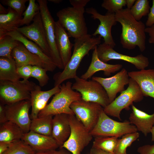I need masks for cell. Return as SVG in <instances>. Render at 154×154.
Segmentation results:
<instances>
[{
	"label": "cell",
	"mask_w": 154,
	"mask_h": 154,
	"mask_svg": "<svg viewBox=\"0 0 154 154\" xmlns=\"http://www.w3.org/2000/svg\"><path fill=\"white\" fill-rule=\"evenodd\" d=\"M11 56L16 62L17 68L30 65L44 68L43 63L40 58L29 51L21 42L13 49Z\"/></svg>",
	"instance_id": "25"
},
{
	"label": "cell",
	"mask_w": 154,
	"mask_h": 154,
	"mask_svg": "<svg viewBox=\"0 0 154 154\" xmlns=\"http://www.w3.org/2000/svg\"><path fill=\"white\" fill-rule=\"evenodd\" d=\"M17 67L13 58L0 57V80L16 81L20 78L17 72Z\"/></svg>",
	"instance_id": "28"
},
{
	"label": "cell",
	"mask_w": 154,
	"mask_h": 154,
	"mask_svg": "<svg viewBox=\"0 0 154 154\" xmlns=\"http://www.w3.org/2000/svg\"><path fill=\"white\" fill-rule=\"evenodd\" d=\"M129 77L139 85L144 96L154 99V69L142 70L128 72Z\"/></svg>",
	"instance_id": "21"
},
{
	"label": "cell",
	"mask_w": 154,
	"mask_h": 154,
	"mask_svg": "<svg viewBox=\"0 0 154 154\" xmlns=\"http://www.w3.org/2000/svg\"><path fill=\"white\" fill-rule=\"evenodd\" d=\"M47 71L43 68L33 66L31 77L35 78L38 81L40 87L44 86L47 84L49 80L46 73Z\"/></svg>",
	"instance_id": "36"
},
{
	"label": "cell",
	"mask_w": 154,
	"mask_h": 154,
	"mask_svg": "<svg viewBox=\"0 0 154 154\" xmlns=\"http://www.w3.org/2000/svg\"><path fill=\"white\" fill-rule=\"evenodd\" d=\"M90 0H70V2L73 7L84 8Z\"/></svg>",
	"instance_id": "43"
},
{
	"label": "cell",
	"mask_w": 154,
	"mask_h": 154,
	"mask_svg": "<svg viewBox=\"0 0 154 154\" xmlns=\"http://www.w3.org/2000/svg\"><path fill=\"white\" fill-rule=\"evenodd\" d=\"M75 79L72 88L80 93L82 100L97 103L103 108L110 104L108 94L99 82L92 79L88 80L78 76Z\"/></svg>",
	"instance_id": "8"
},
{
	"label": "cell",
	"mask_w": 154,
	"mask_h": 154,
	"mask_svg": "<svg viewBox=\"0 0 154 154\" xmlns=\"http://www.w3.org/2000/svg\"><path fill=\"white\" fill-rule=\"evenodd\" d=\"M48 1L56 4L59 3L62 1V0H48Z\"/></svg>",
	"instance_id": "51"
},
{
	"label": "cell",
	"mask_w": 154,
	"mask_h": 154,
	"mask_svg": "<svg viewBox=\"0 0 154 154\" xmlns=\"http://www.w3.org/2000/svg\"><path fill=\"white\" fill-rule=\"evenodd\" d=\"M148 16L145 25L147 27H150L154 25V0H152V6Z\"/></svg>",
	"instance_id": "41"
},
{
	"label": "cell",
	"mask_w": 154,
	"mask_h": 154,
	"mask_svg": "<svg viewBox=\"0 0 154 154\" xmlns=\"http://www.w3.org/2000/svg\"><path fill=\"white\" fill-rule=\"evenodd\" d=\"M145 32L148 33L149 36V42L154 44V25L151 27L146 28Z\"/></svg>",
	"instance_id": "45"
},
{
	"label": "cell",
	"mask_w": 154,
	"mask_h": 154,
	"mask_svg": "<svg viewBox=\"0 0 154 154\" xmlns=\"http://www.w3.org/2000/svg\"><path fill=\"white\" fill-rule=\"evenodd\" d=\"M21 140L29 145L36 153L56 149L59 146L52 136L29 131L25 133Z\"/></svg>",
	"instance_id": "17"
},
{
	"label": "cell",
	"mask_w": 154,
	"mask_h": 154,
	"mask_svg": "<svg viewBox=\"0 0 154 154\" xmlns=\"http://www.w3.org/2000/svg\"><path fill=\"white\" fill-rule=\"evenodd\" d=\"M92 147L112 153H114L119 139L117 137H95Z\"/></svg>",
	"instance_id": "30"
},
{
	"label": "cell",
	"mask_w": 154,
	"mask_h": 154,
	"mask_svg": "<svg viewBox=\"0 0 154 154\" xmlns=\"http://www.w3.org/2000/svg\"><path fill=\"white\" fill-rule=\"evenodd\" d=\"M137 151L140 154H154V145H147L140 147Z\"/></svg>",
	"instance_id": "40"
},
{
	"label": "cell",
	"mask_w": 154,
	"mask_h": 154,
	"mask_svg": "<svg viewBox=\"0 0 154 154\" xmlns=\"http://www.w3.org/2000/svg\"><path fill=\"white\" fill-rule=\"evenodd\" d=\"M85 11L84 8L68 7L56 13L58 21L69 35L75 39L88 34L84 15Z\"/></svg>",
	"instance_id": "4"
},
{
	"label": "cell",
	"mask_w": 154,
	"mask_h": 154,
	"mask_svg": "<svg viewBox=\"0 0 154 154\" xmlns=\"http://www.w3.org/2000/svg\"><path fill=\"white\" fill-rule=\"evenodd\" d=\"M126 5V0H104L101 6L107 12L115 13L117 11L123 9Z\"/></svg>",
	"instance_id": "38"
},
{
	"label": "cell",
	"mask_w": 154,
	"mask_h": 154,
	"mask_svg": "<svg viewBox=\"0 0 154 154\" xmlns=\"http://www.w3.org/2000/svg\"><path fill=\"white\" fill-rule=\"evenodd\" d=\"M86 12L92 15L91 17L94 19L98 20L100 24L92 34L93 36L99 35L103 38L104 43L114 48L116 45L112 35L111 31L113 26L116 24L115 13L107 12L105 15L100 13L93 7L88 8Z\"/></svg>",
	"instance_id": "14"
},
{
	"label": "cell",
	"mask_w": 154,
	"mask_h": 154,
	"mask_svg": "<svg viewBox=\"0 0 154 154\" xmlns=\"http://www.w3.org/2000/svg\"><path fill=\"white\" fill-rule=\"evenodd\" d=\"M70 108L76 117L90 131L96 124L104 109L97 103L82 99L73 102Z\"/></svg>",
	"instance_id": "11"
},
{
	"label": "cell",
	"mask_w": 154,
	"mask_h": 154,
	"mask_svg": "<svg viewBox=\"0 0 154 154\" xmlns=\"http://www.w3.org/2000/svg\"><path fill=\"white\" fill-rule=\"evenodd\" d=\"M7 121L5 105L0 102V123H3Z\"/></svg>",
	"instance_id": "44"
},
{
	"label": "cell",
	"mask_w": 154,
	"mask_h": 154,
	"mask_svg": "<svg viewBox=\"0 0 154 154\" xmlns=\"http://www.w3.org/2000/svg\"><path fill=\"white\" fill-rule=\"evenodd\" d=\"M33 21L32 23L28 25L19 27L17 30L28 39L33 41L50 58L49 47L40 12L35 16Z\"/></svg>",
	"instance_id": "15"
},
{
	"label": "cell",
	"mask_w": 154,
	"mask_h": 154,
	"mask_svg": "<svg viewBox=\"0 0 154 154\" xmlns=\"http://www.w3.org/2000/svg\"><path fill=\"white\" fill-rule=\"evenodd\" d=\"M139 134L137 132L129 133L122 136L119 139L114 151L115 154H127L126 150L127 147L139 137Z\"/></svg>",
	"instance_id": "33"
},
{
	"label": "cell",
	"mask_w": 154,
	"mask_h": 154,
	"mask_svg": "<svg viewBox=\"0 0 154 154\" xmlns=\"http://www.w3.org/2000/svg\"><path fill=\"white\" fill-rule=\"evenodd\" d=\"M7 118L18 125L25 133L30 131L31 119L29 114L30 100H25L5 105Z\"/></svg>",
	"instance_id": "13"
},
{
	"label": "cell",
	"mask_w": 154,
	"mask_h": 154,
	"mask_svg": "<svg viewBox=\"0 0 154 154\" xmlns=\"http://www.w3.org/2000/svg\"><path fill=\"white\" fill-rule=\"evenodd\" d=\"M32 66L27 65L17 68V73L21 78H22L24 80H28L31 77Z\"/></svg>",
	"instance_id": "39"
},
{
	"label": "cell",
	"mask_w": 154,
	"mask_h": 154,
	"mask_svg": "<svg viewBox=\"0 0 154 154\" xmlns=\"http://www.w3.org/2000/svg\"><path fill=\"white\" fill-rule=\"evenodd\" d=\"M43 23L46 40L49 47L50 57L56 66L64 69L63 66L56 44L55 22L48 9L46 0H37Z\"/></svg>",
	"instance_id": "10"
},
{
	"label": "cell",
	"mask_w": 154,
	"mask_h": 154,
	"mask_svg": "<svg viewBox=\"0 0 154 154\" xmlns=\"http://www.w3.org/2000/svg\"><path fill=\"white\" fill-rule=\"evenodd\" d=\"M38 86L28 80H0V102L6 105L30 100L31 92Z\"/></svg>",
	"instance_id": "5"
},
{
	"label": "cell",
	"mask_w": 154,
	"mask_h": 154,
	"mask_svg": "<svg viewBox=\"0 0 154 154\" xmlns=\"http://www.w3.org/2000/svg\"><path fill=\"white\" fill-rule=\"evenodd\" d=\"M28 5L23 14L20 26L27 25L33 21L36 15L40 12L39 4L36 2L35 0H29Z\"/></svg>",
	"instance_id": "35"
},
{
	"label": "cell",
	"mask_w": 154,
	"mask_h": 154,
	"mask_svg": "<svg viewBox=\"0 0 154 154\" xmlns=\"http://www.w3.org/2000/svg\"><path fill=\"white\" fill-rule=\"evenodd\" d=\"M150 9L149 0H136L130 11L134 18L137 21H140L143 17L148 15Z\"/></svg>",
	"instance_id": "32"
},
{
	"label": "cell",
	"mask_w": 154,
	"mask_h": 154,
	"mask_svg": "<svg viewBox=\"0 0 154 154\" xmlns=\"http://www.w3.org/2000/svg\"><path fill=\"white\" fill-rule=\"evenodd\" d=\"M55 27L56 44L64 67L72 56L74 44L71 42L67 33L58 21H55Z\"/></svg>",
	"instance_id": "23"
},
{
	"label": "cell",
	"mask_w": 154,
	"mask_h": 154,
	"mask_svg": "<svg viewBox=\"0 0 154 154\" xmlns=\"http://www.w3.org/2000/svg\"><path fill=\"white\" fill-rule=\"evenodd\" d=\"M20 42L11 36L5 35L0 38V57L13 58L11 53Z\"/></svg>",
	"instance_id": "31"
},
{
	"label": "cell",
	"mask_w": 154,
	"mask_h": 154,
	"mask_svg": "<svg viewBox=\"0 0 154 154\" xmlns=\"http://www.w3.org/2000/svg\"><path fill=\"white\" fill-rule=\"evenodd\" d=\"M25 133L17 125L7 121L0 124V142L11 143L21 140Z\"/></svg>",
	"instance_id": "27"
},
{
	"label": "cell",
	"mask_w": 154,
	"mask_h": 154,
	"mask_svg": "<svg viewBox=\"0 0 154 154\" xmlns=\"http://www.w3.org/2000/svg\"><path fill=\"white\" fill-rule=\"evenodd\" d=\"M72 83L70 81L59 85L60 90L55 94L52 100L39 113L38 117L47 115L54 116L60 114L74 115L70 108L74 102L82 99L79 92L72 88Z\"/></svg>",
	"instance_id": "3"
},
{
	"label": "cell",
	"mask_w": 154,
	"mask_h": 154,
	"mask_svg": "<svg viewBox=\"0 0 154 154\" xmlns=\"http://www.w3.org/2000/svg\"><path fill=\"white\" fill-rule=\"evenodd\" d=\"M6 14H0V38L20 27L22 17L14 10L8 7Z\"/></svg>",
	"instance_id": "26"
},
{
	"label": "cell",
	"mask_w": 154,
	"mask_h": 154,
	"mask_svg": "<svg viewBox=\"0 0 154 154\" xmlns=\"http://www.w3.org/2000/svg\"><path fill=\"white\" fill-rule=\"evenodd\" d=\"M53 116L47 115L31 120L30 131L42 135L51 136Z\"/></svg>",
	"instance_id": "29"
},
{
	"label": "cell",
	"mask_w": 154,
	"mask_h": 154,
	"mask_svg": "<svg viewBox=\"0 0 154 154\" xmlns=\"http://www.w3.org/2000/svg\"><path fill=\"white\" fill-rule=\"evenodd\" d=\"M150 133L152 135L151 141L154 142V124L151 130Z\"/></svg>",
	"instance_id": "50"
},
{
	"label": "cell",
	"mask_w": 154,
	"mask_h": 154,
	"mask_svg": "<svg viewBox=\"0 0 154 154\" xmlns=\"http://www.w3.org/2000/svg\"><path fill=\"white\" fill-rule=\"evenodd\" d=\"M97 46L93 50L91 61L88 69L80 77L83 79L87 80L95 73L100 71H103L105 75L109 76L111 74L118 71L122 67V65L120 64H110L101 60L98 55Z\"/></svg>",
	"instance_id": "22"
},
{
	"label": "cell",
	"mask_w": 154,
	"mask_h": 154,
	"mask_svg": "<svg viewBox=\"0 0 154 154\" xmlns=\"http://www.w3.org/2000/svg\"><path fill=\"white\" fill-rule=\"evenodd\" d=\"M35 154H72L66 149L63 148H60L59 150L56 149L50 150L45 152L37 153Z\"/></svg>",
	"instance_id": "42"
},
{
	"label": "cell",
	"mask_w": 154,
	"mask_h": 154,
	"mask_svg": "<svg viewBox=\"0 0 154 154\" xmlns=\"http://www.w3.org/2000/svg\"><path fill=\"white\" fill-rule=\"evenodd\" d=\"M5 35L10 36L21 42L30 52L38 56L43 63L44 68L47 71L53 72L57 67L51 58L44 53L39 46L17 30L7 33Z\"/></svg>",
	"instance_id": "19"
},
{
	"label": "cell",
	"mask_w": 154,
	"mask_h": 154,
	"mask_svg": "<svg viewBox=\"0 0 154 154\" xmlns=\"http://www.w3.org/2000/svg\"><path fill=\"white\" fill-rule=\"evenodd\" d=\"M96 50L99 58L105 63L112 60H122L131 63L139 70L145 69L149 64L148 58L142 54L135 56L124 55L104 42L98 45Z\"/></svg>",
	"instance_id": "12"
},
{
	"label": "cell",
	"mask_w": 154,
	"mask_h": 154,
	"mask_svg": "<svg viewBox=\"0 0 154 154\" xmlns=\"http://www.w3.org/2000/svg\"><path fill=\"white\" fill-rule=\"evenodd\" d=\"M116 20L122 26L120 42L122 47L129 50L138 46L141 52L146 49L145 25L142 21L136 20L127 8L117 11Z\"/></svg>",
	"instance_id": "1"
},
{
	"label": "cell",
	"mask_w": 154,
	"mask_h": 154,
	"mask_svg": "<svg viewBox=\"0 0 154 154\" xmlns=\"http://www.w3.org/2000/svg\"><path fill=\"white\" fill-rule=\"evenodd\" d=\"M29 145L21 139L11 143L8 149L2 154H35Z\"/></svg>",
	"instance_id": "34"
},
{
	"label": "cell",
	"mask_w": 154,
	"mask_h": 154,
	"mask_svg": "<svg viewBox=\"0 0 154 154\" xmlns=\"http://www.w3.org/2000/svg\"><path fill=\"white\" fill-rule=\"evenodd\" d=\"M137 131L136 126L129 121L120 122L112 119L105 113L103 109L101 112L97 123L90 133L94 137L115 136L119 137Z\"/></svg>",
	"instance_id": "7"
},
{
	"label": "cell",
	"mask_w": 154,
	"mask_h": 154,
	"mask_svg": "<svg viewBox=\"0 0 154 154\" xmlns=\"http://www.w3.org/2000/svg\"><path fill=\"white\" fill-rule=\"evenodd\" d=\"M144 96L139 85L133 79L129 78L128 86L126 90L112 102L104 108V111L108 115L117 118L121 120L120 114L125 109L128 110L133 103L141 101Z\"/></svg>",
	"instance_id": "6"
},
{
	"label": "cell",
	"mask_w": 154,
	"mask_h": 154,
	"mask_svg": "<svg viewBox=\"0 0 154 154\" xmlns=\"http://www.w3.org/2000/svg\"><path fill=\"white\" fill-rule=\"evenodd\" d=\"M101 39L100 36L92 37L88 34L75 39L73 51L70 60L63 70L56 73L53 76L54 86L60 85L65 80L75 79L78 76L77 71L82 60L90 50H94L100 44Z\"/></svg>",
	"instance_id": "2"
},
{
	"label": "cell",
	"mask_w": 154,
	"mask_h": 154,
	"mask_svg": "<svg viewBox=\"0 0 154 154\" xmlns=\"http://www.w3.org/2000/svg\"><path fill=\"white\" fill-rule=\"evenodd\" d=\"M11 143L0 142V154H2L8 149Z\"/></svg>",
	"instance_id": "47"
},
{
	"label": "cell",
	"mask_w": 154,
	"mask_h": 154,
	"mask_svg": "<svg viewBox=\"0 0 154 154\" xmlns=\"http://www.w3.org/2000/svg\"><path fill=\"white\" fill-rule=\"evenodd\" d=\"M129 78L128 72L123 68L111 77L104 78L93 76L92 79L99 82L103 86L108 94L110 103L115 99L118 93H121L125 90V86L129 84Z\"/></svg>",
	"instance_id": "16"
},
{
	"label": "cell",
	"mask_w": 154,
	"mask_h": 154,
	"mask_svg": "<svg viewBox=\"0 0 154 154\" xmlns=\"http://www.w3.org/2000/svg\"><path fill=\"white\" fill-rule=\"evenodd\" d=\"M28 0H1L3 5L10 8L22 16L26 9L25 3Z\"/></svg>",
	"instance_id": "37"
},
{
	"label": "cell",
	"mask_w": 154,
	"mask_h": 154,
	"mask_svg": "<svg viewBox=\"0 0 154 154\" xmlns=\"http://www.w3.org/2000/svg\"><path fill=\"white\" fill-rule=\"evenodd\" d=\"M90 154H115L108 153L92 147L90 150Z\"/></svg>",
	"instance_id": "46"
},
{
	"label": "cell",
	"mask_w": 154,
	"mask_h": 154,
	"mask_svg": "<svg viewBox=\"0 0 154 154\" xmlns=\"http://www.w3.org/2000/svg\"><path fill=\"white\" fill-rule=\"evenodd\" d=\"M60 90L59 86H57L49 90L43 91L38 86L31 92L30 100L31 108L30 117L31 120L38 117L39 112L47 105L50 98Z\"/></svg>",
	"instance_id": "18"
},
{
	"label": "cell",
	"mask_w": 154,
	"mask_h": 154,
	"mask_svg": "<svg viewBox=\"0 0 154 154\" xmlns=\"http://www.w3.org/2000/svg\"><path fill=\"white\" fill-rule=\"evenodd\" d=\"M131 106L132 111L129 117V121L136 126L138 131L146 136L150 133L154 124V113L149 114L139 109L133 104Z\"/></svg>",
	"instance_id": "24"
},
{
	"label": "cell",
	"mask_w": 154,
	"mask_h": 154,
	"mask_svg": "<svg viewBox=\"0 0 154 154\" xmlns=\"http://www.w3.org/2000/svg\"><path fill=\"white\" fill-rule=\"evenodd\" d=\"M69 115L60 114L54 116L53 118L51 136L61 148L68 139L71 132L69 120Z\"/></svg>",
	"instance_id": "20"
},
{
	"label": "cell",
	"mask_w": 154,
	"mask_h": 154,
	"mask_svg": "<svg viewBox=\"0 0 154 154\" xmlns=\"http://www.w3.org/2000/svg\"><path fill=\"white\" fill-rule=\"evenodd\" d=\"M136 0H126L127 8L130 9L134 5Z\"/></svg>",
	"instance_id": "48"
},
{
	"label": "cell",
	"mask_w": 154,
	"mask_h": 154,
	"mask_svg": "<svg viewBox=\"0 0 154 154\" xmlns=\"http://www.w3.org/2000/svg\"><path fill=\"white\" fill-rule=\"evenodd\" d=\"M69 120L70 133L62 148L66 149L72 154H81L91 141L93 136L90 131L74 115H69Z\"/></svg>",
	"instance_id": "9"
},
{
	"label": "cell",
	"mask_w": 154,
	"mask_h": 154,
	"mask_svg": "<svg viewBox=\"0 0 154 154\" xmlns=\"http://www.w3.org/2000/svg\"><path fill=\"white\" fill-rule=\"evenodd\" d=\"M8 11V9H6L0 4V14H6Z\"/></svg>",
	"instance_id": "49"
}]
</instances>
